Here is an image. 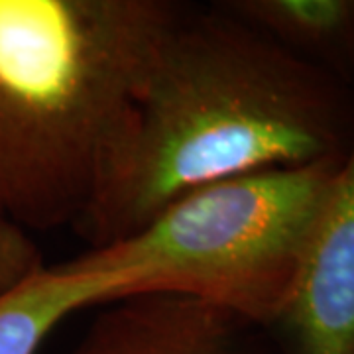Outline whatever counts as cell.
<instances>
[{
    "instance_id": "obj_4",
    "label": "cell",
    "mask_w": 354,
    "mask_h": 354,
    "mask_svg": "<svg viewBox=\"0 0 354 354\" xmlns=\"http://www.w3.org/2000/svg\"><path fill=\"white\" fill-rule=\"evenodd\" d=\"M268 333L279 354H354V142Z\"/></svg>"
},
{
    "instance_id": "obj_8",
    "label": "cell",
    "mask_w": 354,
    "mask_h": 354,
    "mask_svg": "<svg viewBox=\"0 0 354 354\" xmlns=\"http://www.w3.org/2000/svg\"><path fill=\"white\" fill-rule=\"evenodd\" d=\"M46 268L44 254L26 228L0 216V297Z\"/></svg>"
},
{
    "instance_id": "obj_7",
    "label": "cell",
    "mask_w": 354,
    "mask_h": 354,
    "mask_svg": "<svg viewBox=\"0 0 354 354\" xmlns=\"http://www.w3.org/2000/svg\"><path fill=\"white\" fill-rule=\"evenodd\" d=\"M218 6L293 57L354 87V0H228Z\"/></svg>"
},
{
    "instance_id": "obj_1",
    "label": "cell",
    "mask_w": 354,
    "mask_h": 354,
    "mask_svg": "<svg viewBox=\"0 0 354 354\" xmlns=\"http://www.w3.org/2000/svg\"><path fill=\"white\" fill-rule=\"evenodd\" d=\"M353 142L354 87L218 4L201 10L177 2L142 65L77 228L91 248H101L189 191L262 169L342 160Z\"/></svg>"
},
{
    "instance_id": "obj_6",
    "label": "cell",
    "mask_w": 354,
    "mask_h": 354,
    "mask_svg": "<svg viewBox=\"0 0 354 354\" xmlns=\"http://www.w3.org/2000/svg\"><path fill=\"white\" fill-rule=\"evenodd\" d=\"M138 288L140 278L130 272H91L67 262L46 266L0 297V354H38L67 317L138 293Z\"/></svg>"
},
{
    "instance_id": "obj_2",
    "label": "cell",
    "mask_w": 354,
    "mask_h": 354,
    "mask_svg": "<svg viewBox=\"0 0 354 354\" xmlns=\"http://www.w3.org/2000/svg\"><path fill=\"white\" fill-rule=\"evenodd\" d=\"M169 0H0V216L75 227Z\"/></svg>"
},
{
    "instance_id": "obj_3",
    "label": "cell",
    "mask_w": 354,
    "mask_h": 354,
    "mask_svg": "<svg viewBox=\"0 0 354 354\" xmlns=\"http://www.w3.org/2000/svg\"><path fill=\"white\" fill-rule=\"evenodd\" d=\"M342 160L203 185L169 203L134 234L67 264L130 272L140 278L138 293H187L268 330L293 290Z\"/></svg>"
},
{
    "instance_id": "obj_5",
    "label": "cell",
    "mask_w": 354,
    "mask_h": 354,
    "mask_svg": "<svg viewBox=\"0 0 354 354\" xmlns=\"http://www.w3.org/2000/svg\"><path fill=\"white\" fill-rule=\"evenodd\" d=\"M109 305L69 354H274L258 339L264 329L187 293L144 291Z\"/></svg>"
}]
</instances>
